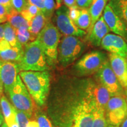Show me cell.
<instances>
[{
  "label": "cell",
  "instance_id": "cell-1",
  "mask_svg": "<svg viewBox=\"0 0 127 127\" xmlns=\"http://www.w3.org/2000/svg\"><path fill=\"white\" fill-rule=\"evenodd\" d=\"M97 107L88 78L58 91L50 108V115L54 127H91L93 112Z\"/></svg>",
  "mask_w": 127,
  "mask_h": 127
},
{
  "label": "cell",
  "instance_id": "cell-2",
  "mask_svg": "<svg viewBox=\"0 0 127 127\" xmlns=\"http://www.w3.org/2000/svg\"><path fill=\"white\" fill-rule=\"evenodd\" d=\"M19 75L35 104L44 105L50 91L49 73L45 71H21Z\"/></svg>",
  "mask_w": 127,
  "mask_h": 127
},
{
  "label": "cell",
  "instance_id": "cell-3",
  "mask_svg": "<svg viewBox=\"0 0 127 127\" xmlns=\"http://www.w3.org/2000/svg\"><path fill=\"white\" fill-rule=\"evenodd\" d=\"M17 64L21 71H45L48 69L47 57L37 39L24 48L23 57Z\"/></svg>",
  "mask_w": 127,
  "mask_h": 127
},
{
  "label": "cell",
  "instance_id": "cell-4",
  "mask_svg": "<svg viewBox=\"0 0 127 127\" xmlns=\"http://www.w3.org/2000/svg\"><path fill=\"white\" fill-rule=\"evenodd\" d=\"M61 34L51 22H48L40 32L36 39L42 46L49 65L56 63L58 60V48Z\"/></svg>",
  "mask_w": 127,
  "mask_h": 127
},
{
  "label": "cell",
  "instance_id": "cell-5",
  "mask_svg": "<svg viewBox=\"0 0 127 127\" xmlns=\"http://www.w3.org/2000/svg\"><path fill=\"white\" fill-rule=\"evenodd\" d=\"M11 101L16 109L24 112L30 118L35 113L36 106L27 88L18 75L14 86L8 93Z\"/></svg>",
  "mask_w": 127,
  "mask_h": 127
},
{
  "label": "cell",
  "instance_id": "cell-6",
  "mask_svg": "<svg viewBox=\"0 0 127 127\" xmlns=\"http://www.w3.org/2000/svg\"><path fill=\"white\" fill-rule=\"evenodd\" d=\"M85 45L78 37L65 36L58 48V60L61 65L66 66L74 63L82 54Z\"/></svg>",
  "mask_w": 127,
  "mask_h": 127
},
{
  "label": "cell",
  "instance_id": "cell-7",
  "mask_svg": "<svg viewBox=\"0 0 127 127\" xmlns=\"http://www.w3.org/2000/svg\"><path fill=\"white\" fill-rule=\"evenodd\" d=\"M108 60L105 53L93 51L84 55L75 65V71L79 77H87L95 74Z\"/></svg>",
  "mask_w": 127,
  "mask_h": 127
},
{
  "label": "cell",
  "instance_id": "cell-8",
  "mask_svg": "<svg viewBox=\"0 0 127 127\" xmlns=\"http://www.w3.org/2000/svg\"><path fill=\"white\" fill-rule=\"evenodd\" d=\"M108 125L120 127L127 117V103L122 96H111L105 108Z\"/></svg>",
  "mask_w": 127,
  "mask_h": 127
},
{
  "label": "cell",
  "instance_id": "cell-9",
  "mask_svg": "<svg viewBox=\"0 0 127 127\" xmlns=\"http://www.w3.org/2000/svg\"><path fill=\"white\" fill-rule=\"evenodd\" d=\"M95 78L107 89L111 96H123L124 88L112 71L109 60L106 61L95 74Z\"/></svg>",
  "mask_w": 127,
  "mask_h": 127
},
{
  "label": "cell",
  "instance_id": "cell-10",
  "mask_svg": "<svg viewBox=\"0 0 127 127\" xmlns=\"http://www.w3.org/2000/svg\"><path fill=\"white\" fill-rule=\"evenodd\" d=\"M57 28L65 36H75L82 37L87 33L79 29L69 16V9L65 5H62L57 9L54 18Z\"/></svg>",
  "mask_w": 127,
  "mask_h": 127
},
{
  "label": "cell",
  "instance_id": "cell-11",
  "mask_svg": "<svg viewBox=\"0 0 127 127\" xmlns=\"http://www.w3.org/2000/svg\"><path fill=\"white\" fill-rule=\"evenodd\" d=\"M101 45L103 49L111 54L127 58V43L118 35L108 33L102 39Z\"/></svg>",
  "mask_w": 127,
  "mask_h": 127
},
{
  "label": "cell",
  "instance_id": "cell-12",
  "mask_svg": "<svg viewBox=\"0 0 127 127\" xmlns=\"http://www.w3.org/2000/svg\"><path fill=\"white\" fill-rule=\"evenodd\" d=\"M102 17L111 31L121 36L125 41H127V27L108 4L105 8Z\"/></svg>",
  "mask_w": 127,
  "mask_h": 127
},
{
  "label": "cell",
  "instance_id": "cell-13",
  "mask_svg": "<svg viewBox=\"0 0 127 127\" xmlns=\"http://www.w3.org/2000/svg\"><path fill=\"white\" fill-rule=\"evenodd\" d=\"M20 71L17 63L6 62L2 64L0 69V80L6 93H8L14 86Z\"/></svg>",
  "mask_w": 127,
  "mask_h": 127
},
{
  "label": "cell",
  "instance_id": "cell-14",
  "mask_svg": "<svg viewBox=\"0 0 127 127\" xmlns=\"http://www.w3.org/2000/svg\"><path fill=\"white\" fill-rule=\"evenodd\" d=\"M109 62L111 68L124 89L127 88V58L109 53Z\"/></svg>",
  "mask_w": 127,
  "mask_h": 127
},
{
  "label": "cell",
  "instance_id": "cell-15",
  "mask_svg": "<svg viewBox=\"0 0 127 127\" xmlns=\"http://www.w3.org/2000/svg\"><path fill=\"white\" fill-rule=\"evenodd\" d=\"M89 87L93 99L98 107L105 111L106 105L111 97L107 89L95 78H88Z\"/></svg>",
  "mask_w": 127,
  "mask_h": 127
},
{
  "label": "cell",
  "instance_id": "cell-16",
  "mask_svg": "<svg viewBox=\"0 0 127 127\" xmlns=\"http://www.w3.org/2000/svg\"><path fill=\"white\" fill-rule=\"evenodd\" d=\"M110 31L102 15L95 23L90 34L87 35L86 39L91 45L98 47L101 45L104 36Z\"/></svg>",
  "mask_w": 127,
  "mask_h": 127
},
{
  "label": "cell",
  "instance_id": "cell-17",
  "mask_svg": "<svg viewBox=\"0 0 127 127\" xmlns=\"http://www.w3.org/2000/svg\"><path fill=\"white\" fill-rule=\"evenodd\" d=\"M109 1V0H93V2L89 9L90 17H91V24L87 31V35L90 34L95 23L102 16V12Z\"/></svg>",
  "mask_w": 127,
  "mask_h": 127
},
{
  "label": "cell",
  "instance_id": "cell-18",
  "mask_svg": "<svg viewBox=\"0 0 127 127\" xmlns=\"http://www.w3.org/2000/svg\"><path fill=\"white\" fill-rule=\"evenodd\" d=\"M0 107L4 118L5 123L7 124L8 127H9L17 121L15 108L9 102L4 95H2L0 99Z\"/></svg>",
  "mask_w": 127,
  "mask_h": 127
},
{
  "label": "cell",
  "instance_id": "cell-19",
  "mask_svg": "<svg viewBox=\"0 0 127 127\" xmlns=\"http://www.w3.org/2000/svg\"><path fill=\"white\" fill-rule=\"evenodd\" d=\"M24 52L23 47H12L11 46L0 51V58L3 63L12 62L18 63L21 59Z\"/></svg>",
  "mask_w": 127,
  "mask_h": 127
},
{
  "label": "cell",
  "instance_id": "cell-20",
  "mask_svg": "<svg viewBox=\"0 0 127 127\" xmlns=\"http://www.w3.org/2000/svg\"><path fill=\"white\" fill-rule=\"evenodd\" d=\"M50 21L48 20L45 17L43 12L39 11L29 23L28 31L35 37L37 38L40 32L45 27L46 24Z\"/></svg>",
  "mask_w": 127,
  "mask_h": 127
},
{
  "label": "cell",
  "instance_id": "cell-21",
  "mask_svg": "<svg viewBox=\"0 0 127 127\" xmlns=\"http://www.w3.org/2000/svg\"><path fill=\"white\" fill-rule=\"evenodd\" d=\"M108 5L127 28V0H109Z\"/></svg>",
  "mask_w": 127,
  "mask_h": 127
},
{
  "label": "cell",
  "instance_id": "cell-22",
  "mask_svg": "<svg viewBox=\"0 0 127 127\" xmlns=\"http://www.w3.org/2000/svg\"><path fill=\"white\" fill-rule=\"evenodd\" d=\"M7 21L15 30L21 28H25L28 29L29 24L28 21H27L24 18V17L21 15L20 12L17 11L13 8L9 12Z\"/></svg>",
  "mask_w": 127,
  "mask_h": 127
},
{
  "label": "cell",
  "instance_id": "cell-23",
  "mask_svg": "<svg viewBox=\"0 0 127 127\" xmlns=\"http://www.w3.org/2000/svg\"><path fill=\"white\" fill-rule=\"evenodd\" d=\"M16 34L18 42L23 48L36 39L28 31V28H21L16 30Z\"/></svg>",
  "mask_w": 127,
  "mask_h": 127
},
{
  "label": "cell",
  "instance_id": "cell-24",
  "mask_svg": "<svg viewBox=\"0 0 127 127\" xmlns=\"http://www.w3.org/2000/svg\"><path fill=\"white\" fill-rule=\"evenodd\" d=\"M75 24L79 29L85 31L88 30L91 24V17L89 9H81L80 14L77 20L74 21Z\"/></svg>",
  "mask_w": 127,
  "mask_h": 127
},
{
  "label": "cell",
  "instance_id": "cell-25",
  "mask_svg": "<svg viewBox=\"0 0 127 127\" xmlns=\"http://www.w3.org/2000/svg\"><path fill=\"white\" fill-rule=\"evenodd\" d=\"M4 38L12 47H22L17 38L16 30L9 23L5 24Z\"/></svg>",
  "mask_w": 127,
  "mask_h": 127
},
{
  "label": "cell",
  "instance_id": "cell-26",
  "mask_svg": "<svg viewBox=\"0 0 127 127\" xmlns=\"http://www.w3.org/2000/svg\"><path fill=\"white\" fill-rule=\"evenodd\" d=\"M105 111L99 107H96L93 112V123L91 127H107Z\"/></svg>",
  "mask_w": 127,
  "mask_h": 127
},
{
  "label": "cell",
  "instance_id": "cell-27",
  "mask_svg": "<svg viewBox=\"0 0 127 127\" xmlns=\"http://www.w3.org/2000/svg\"><path fill=\"white\" fill-rule=\"evenodd\" d=\"M39 11H41L36 6L28 4L27 7L24 9L21 12H20L21 15L24 17L27 21L29 24L32 18L35 16Z\"/></svg>",
  "mask_w": 127,
  "mask_h": 127
},
{
  "label": "cell",
  "instance_id": "cell-28",
  "mask_svg": "<svg viewBox=\"0 0 127 127\" xmlns=\"http://www.w3.org/2000/svg\"><path fill=\"white\" fill-rule=\"evenodd\" d=\"M45 11L44 12V15L48 20L50 21L56 9V4L54 0H44Z\"/></svg>",
  "mask_w": 127,
  "mask_h": 127
},
{
  "label": "cell",
  "instance_id": "cell-29",
  "mask_svg": "<svg viewBox=\"0 0 127 127\" xmlns=\"http://www.w3.org/2000/svg\"><path fill=\"white\" fill-rule=\"evenodd\" d=\"M16 113H17V121L18 127H27L28 122L31 118L23 111L16 109Z\"/></svg>",
  "mask_w": 127,
  "mask_h": 127
},
{
  "label": "cell",
  "instance_id": "cell-30",
  "mask_svg": "<svg viewBox=\"0 0 127 127\" xmlns=\"http://www.w3.org/2000/svg\"><path fill=\"white\" fill-rule=\"evenodd\" d=\"M11 5L18 12H21L27 7L28 2L27 0H11Z\"/></svg>",
  "mask_w": 127,
  "mask_h": 127
},
{
  "label": "cell",
  "instance_id": "cell-31",
  "mask_svg": "<svg viewBox=\"0 0 127 127\" xmlns=\"http://www.w3.org/2000/svg\"><path fill=\"white\" fill-rule=\"evenodd\" d=\"M38 127H54L51 121L49 120L47 116L44 114H40L36 117Z\"/></svg>",
  "mask_w": 127,
  "mask_h": 127
},
{
  "label": "cell",
  "instance_id": "cell-32",
  "mask_svg": "<svg viewBox=\"0 0 127 127\" xmlns=\"http://www.w3.org/2000/svg\"><path fill=\"white\" fill-rule=\"evenodd\" d=\"M69 9V16L70 18L73 21H75L80 14L81 9L79 8L77 5L73 6V7L68 8Z\"/></svg>",
  "mask_w": 127,
  "mask_h": 127
},
{
  "label": "cell",
  "instance_id": "cell-33",
  "mask_svg": "<svg viewBox=\"0 0 127 127\" xmlns=\"http://www.w3.org/2000/svg\"><path fill=\"white\" fill-rule=\"evenodd\" d=\"M9 12L8 9L0 4V23L7 21Z\"/></svg>",
  "mask_w": 127,
  "mask_h": 127
},
{
  "label": "cell",
  "instance_id": "cell-34",
  "mask_svg": "<svg viewBox=\"0 0 127 127\" xmlns=\"http://www.w3.org/2000/svg\"><path fill=\"white\" fill-rule=\"evenodd\" d=\"M27 1L28 4L36 6L43 13L45 11L44 0H27Z\"/></svg>",
  "mask_w": 127,
  "mask_h": 127
},
{
  "label": "cell",
  "instance_id": "cell-35",
  "mask_svg": "<svg viewBox=\"0 0 127 127\" xmlns=\"http://www.w3.org/2000/svg\"><path fill=\"white\" fill-rule=\"evenodd\" d=\"M93 0H76V5L79 8H88L91 6Z\"/></svg>",
  "mask_w": 127,
  "mask_h": 127
},
{
  "label": "cell",
  "instance_id": "cell-36",
  "mask_svg": "<svg viewBox=\"0 0 127 127\" xmlns=\"http://www.w3.org/2000/svg\"><path fill=\"white\" fill-rule=\"evenodd\" d=\"M0 4L8 9L9 11L12 9L11 0H0Z\"/></svg>",
  "mask_w": 127,
  "mask_h": 127
},
{
  "label": "cell",
  "instance_id": "cell-37",
  "mask_svg": "<svg viewBox=\"0 0 127 127\" xmlns=\"http://www.w3.org/2000/svg\"><path fill=\"white\" fill-rule=\"evenodd\" d=\"M63 1L65 5L68 8L76 5V0H63Z\"/></svg>",
  "mask_w": 127,
  "mask_h": 127
},
{
  "label": "cell",
  "instance_id": "cell-38",
  "mask_svg": "<svg viewBox=\"0 0 127 127\" xmlns=\"http://www.w3.org/2000/svg\"><path fill=\"white\" fill-rule=\"evenodd\" d=\"M27 127H38V124L36 120H30Z\"/></svg>",
  "mask_w": 127,
  "mask_h": 127
},
{
  "label": "cell",
  "instance_id": "cell-39",
  "mask_svg": "<svg viewBox=\"0 0 127 127\" xmlns=\"http://www.w3.org/2000/svg\"><path fill=\"white\" fill-rule=\"evenodd\" d=\"M4 24L0 25V42L4 39Z\"/></svg>",
  "mask_w": 127,
  "mask_h": 127
},
{
  "label": "cell",
  "instance_id": "cell-40",
  "mask_svg": "<svg viewBox=\"0 0 127 127\" xmlns=\"http://www.w3.org/2000/svg\"><path fill=\"white\" fill-rule=\"evenodd\" d=\"M3 84L1 82V81L0 80V99L2 97L3 95V91H4V89H3Z\"/></svg>",
  "mask_w": 127,
  "mask_h": 127
},
{
  "label": "cell",
  "instance_id": "cell-41",
  "mask_svg": "<svg viewBox=\"0 0 127 127\" xmlns=\"http://www.w3.org/2000/svg\"><path fill=\"white\" fill-rule=\"evenodd\" d=\"M3 120H4V117H3L2 114V111L0 110V127H1V125L3 123Z\"/></svg>",
  "mask_w": 127,
  "mask_h": 127
},
{
  "label": "cell",
  "instance_id": "cell-42",
  "mask_svg": "<svg viewBox=\"0 0 127 127\" xmlns=\"http://www.w3.org/2000/svg\"><path fill=\"white\" fill-rule=\"evenodd\" d=\"M120 127H127V117L120 125Z\"/></svg>",
  "mask_w": 127,
  "mask_h": 127
},
{
  "label": "cell",
  "instance_id": "cell-43",
  "mask_svg": "<svg viewBox=\"0 0 127 127\" xmlns=\"http://www.w3.org/2000/svg\"><path fill=\"white\" fill-rule=\"evenodd\" d=\"M8 127H18V123H17V121H15L14 123H12L11 125H9Z\"/></svg>",
  "mask_w": 127,
  "mask_h": 127
},
{
  "label": "cell",
  "instance_id": "cell-44",
  "mask_svg": "<svg viewBox=\"0 0 127 127\" xmlns=\"http://www.w3.org/2000/svg\"><path fill=\"white\" fill-rule=\"evenodd\" d=\"M1 127H8V125H7V124H6L4 122V123H2V125H1Z\"/></svg>",
  "mask_w": 127,
  "mask_h": 127
},
{
  "label": "cell",
  "instance_id": "cell-45",
  "mask_svg": "<svg viewBox=\"0 0 127 127\" xmlns=\"http://www.w3.org/2000/svg\"><path fill=\"white\" fill-rule=\"evenodd\" d=\"M3 63H3L1 59V58H0V69H1V66H2V65Z\"/></svg>",
  "mask_w": 127,
  "mask_h": 127
},
{
  "label": "cell",
  "instance_id": "cell-46",
  "mask_svg": "<svg viewBox=\"0 0 127 127\" xmlns=\"http://www.w3.org/2000/svg\"><path fill=\"white\" fill-rule=\"evenodd\" d=\"M107 127H117V126H114V125H108Z\"/></svg>",
  "mask_w": 127,
  "mask_h": 127
},
{
  "label": "cell",
  "instance_id": "cell-47",
  "mask_svg": "<svg viewBox=\"0 0 127 127\" xmlns=\"http://www.w3.org/2000/svg\"><path fill=\"white\" fill-rule=\"evenodd\" d=\"M125 94H126V95L127 96V88L125 89Z\"/></svg>",
  "mask_w": 127,
  "mask_h": 127
},
{
  "label": "cell",
  "instance_id": "cell-48",
  "mask_svg": "<svg viewBox=\"0 0 127 127\" xmlns=\"http://www.w3.org/2000/svg\"><path fill=\"white\" fill-rule=\"evenodd\" d=\"M125 99H126V101H127V97L125 98Z\"/></svg>",
  "mask_w": 127,
  "mask_h": 127
}]
</instances>
